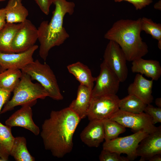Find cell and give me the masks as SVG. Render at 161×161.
Listing matches in <instances>:
<instances>
[{
    "mask_svg": "<svg viewBox=\"0 0 161 161\" xmlns=\"http://www.w3.org/2000/svg\"><path fill=\"white\" fill-rule=\"evenodd\" d=\"M10 155L16 161H34L35 159L29 152L27 141L24 137H15Z\"/></svg>",
    "mask_w": 161,
    "mask_h": 161,
    "instance_id": "obj_24",
    "label": "cell"
},
{
    "mask_svg": "<svg viewBox=\"0 0 161 161\" xmlns=\"http://www.w3.org/2000/svg\"><path fill=\"white\" fill-rule=\"evenodd\" d=\"M103 58V61L115 73L120 82L125 81L128 75L127 60L118 44L110 40L105 49Z\"/></svg>",
    "mask_w": 161,
    "mask_h": 161,
    "instance_id": "obj_10",
    "label": "cell"
},
{
    "mask_svg": "<svg viewBox=\"0 0 161 161\" xmlns=\"http://www.w3.org/2000/svg\"><path fill=\"white\" fill-rule=\"evenodd\" d=\"M120 154L103 149L99 156L100 161H129L126 157L120 156Z\"/></svg>",
    "mask_w": 161,
    "mask_h": 161,
    "instance_id": "obj_28",
    "label": "cell"
},
{
    "mask_svg": "<svg viewBox=\"0 0 161 161\" xmlns=\"http://www.w3.org/2000/svg\"><path fill=\"white\" fill-rule=\"evenodd\" d=\"M110 119L125 128L131 129L135 132L143 131L149 134L156 131L159 127L155 126L153 123L151 116L144 112L136 114L119 109Z\"/></svg>",
    "mask_w": 161,
    "mask_h": 161,
    "instance_id": "obj_7",
    "label": "cell"
},
{
    "mask_svg": "<svg viewBox=\"0 0 161 161\" xmlns=\"http://www.w3.org/2000/svg\"><path fill=\"white\" fill-rule=\"evenodd\" d=\"M116 2L123 1H127L132 4L137 10H140L149 5L153 1L152 0H114Z\"/></svg>",
    "mask_w": 161,
    "mask_h": 161,
    "instance_id": "obj_30",
    "label": "cell"
},
{
    "mask_svg": "<svg viewBox=\"0 0 161 161\" xmlns=\"http://www.w3.org/2000/svg\"><path fill=\"white\" fill-rule=\"evenodd\" d=\"M7 23L6 15L4 8L0 9V30L3 28Z\"/></svg>",
    "mask_w": 161,
    "mask_h": 161,
    "instance_id": "obj_33",
    "label": "cell"
},
{
    "mask_svg": "<svg viewBox=\"0 0 161 161\" xmlns=\"http://www.w3.org/2000/svg\"><path fill=\"white\" fill-rule=\"evenodd\" d=\"M21 107L5 121L6 125L12 127L18 126L28 130L35 135L40 133L39 128L33 121L31 106L28 105Z\"/></svg>",
    "mask_w": 161,
    "mask_h": 161,
    "instance_id": "obj_13",
    "label": "cell"
},
{
    "mask_svg": "<svg viewBox=\"0 0 161 161\" xmlns=\"http://www.w3.org/2000/svg\"><path fill=\"white\" fill-rule=\"evenodd\" d=\"M21 23L16 24L7 23L5 27L0 30V51L13 53L11 49L12 43Z\"/></svg>",
    "mask_w": 161,
    "mask_h": 161,
    "instance_id": "obj_22",
    "label": "cell"
},
{
    "mask_svg": "<svg viewBox=\"0 0 161 161\" xmlns=\"http://www.w3.org/2000/svg\"><path fill=\"white\" fill-rule=\"evenodd\" d=\"M141 31L151 35L152 38L158 41V47L161 49V24L154 22L151 19L145 17L141 18Z\"/></svg>",
    "mask_w": 161,
    "mask_h": 161,
    "instance_id": "obj_27",
    "label": "cell"
},
{
    "mask_svg": "<svg viewBox=\"0 0 161 161\" xmlns=\"http://www.w3.org/2000/svg\"><path fill=\"white\" fill-rule=\"evenodd\" d=\"M153 86V80L147 79L138 73L128 87V93L134 95L147 105L151 104L154 99L152 95Z\"/></svg>",
    "mask_w": 161,
    "mask_h": 161,
    "instance_id": "obj_15",
    "label": "cell"
},
{
    "mask_svg": "<svg viewBox=\"0 0 161 161\" xmlns=\"http://www.w3.org/2000/svg\"><path fill=\"white\" fill-rule=\"evenodd\" d=\"M148 134L144 131H139L130 135L105 141L103 145V149L120 154H126L129 161L133 160L138 157L136 150L139 143Z\"/></svg>",
    "mask_w": 161,
    "mask_h": 161,
    "instance_id": "obj_6",
    "label": "cell"
},
{
    "mask_svg": "<svg viewBox=\"0 0 161 161\" xmlns=\"http://www.w3.org/2000/svg\"><path fill=\"white\" fill-rule=\"evenodd\" d=\"M15 139L12 133L11 127L0 122V158L4 161L8 159Z\"/></svg>",
    "mask_w": 161,
    "mask_h": 161,
    "instance_id": "obj_21",
    "label": "cell"
},
{
    "mask_svg": "<svg viewBox=\"0 0 161 161\" xmlns=\"http://www.w3.org/2000/svg\"><path fill=\"white\" fill-rule=\"evenodd\" d=\"M21 70L28 75L32 80L37 81L47 92L49 97L57 100L63 99L55 75L47 64H42L37 59Z\"/></svg>",
    "mask_w": 161,
    "mask_h": 161,
    "instance_id": "obj_5",
    "label": "cell"
},
{
    "mask_svg": "<svg viewBox=\"0 0 161 161\" xmlns=\"http://www.w3.org/2000/svg\"><path fill=\"white\" fill-rule=\"evenodd\" d=\"M81 120L69 107L52 111L42 125L41 136L45 148L58 158L70 153L73 146V135Z\"/></svg>",
    "mask_w": 161,
    "mask_h": 161,
    "instance_id": "obj_1",
    "label": "cell"
},
{
    "mask_svg": "<svg viewBox=\"0 0 161 161\" xmlns=\"http://www.w3.org/2000/svg\"><path fill=\"white\" fill-rule=\"evenodd\" d=\"M67 68L80 84L92 89L96 78L92 76L90 69L87 66L78 61L68 65Z\"/></svg>",
    "mask_w": 161,
    "mask_h": 161,
    "instance_id": "obj_20",
    "label": "cell"
},
{
    "mask_svg": "<svg viewBox=\"0 0 161 161\" xmlns=\"http://www.w3.org/2000/svg\"><path fill=\"white\" fill-rule=\"evenodd\" d=\"M22 74L21 70L9 69L0 73V87L11 92L16 87Z\"/></svg>",
    "mask_w": 161,
    "mask_h": 161,
    "instance_id": "obj_23",
    "label": "cell"
},
{
    "mask_svg": "<svg viewBox=\"0 0 161 161\" xmlns=\"http://www.w3.org/2000/svg\"><path fill=\"white\" fill-rule=\"evenodd\" d=\"M144 112L151 116L154 125L161 122V107H156L150 104H148Z\"/></svg>",
    "mask_w": 161,
    "mask_h": 161,
    "instance_id": "obj_29",
    "label": "cell"
},
{
    "mask_svg": "<svg viewBox=\"0 0 161 161\" xmlns=\"http://www.w3.org/2000/svg\"><path fill=\"white\" fill-rule=\"evenodd\" d=\"M0 161H4V160L1 158H0Z\"/></svg>",
    "mask_w": 161,
    "mask_h": 161,
    "instance_id": "obj_38",
    "label": "cell"
},
{
    "mask_svg": "<svg viewBox=\"0 0 161 161\" xmlns=\"http://www.w3.org/2000/svg\"><path fill=\"white\" fill-rule=\"evenodd\" d=\"M82 141L87 146L97 147L104 140V132L102 120H90L80 134Z\"/></svg>",
    "mask_w": 161,
    "mask_h": 161,
    "instance_id": "obj_16",
    "label": "cell"
},
{
    "mask_svg": "<svg viewBox=\"0 0 161 161\" xmlns=\"http://www.w3.org/2000/svg\"><path fill=\"white\" fill-rule=\"evenodd\" d=\"M120 99L116 95L92 97L87 116L90 120L110 119L119 109Z\"/></svg>",
    "mask_w": 161,
    "mask_h": 161,
    "instance_id": "obj_8",
    "label": "cell"
},
{
    "mask_svg": "<svg viewBox=\"0 0 161 161\" xmlns=\"http://www.w3.org/2000/svg\"><path fill=\"white\" fill-rule=\"evenodd\" d=\"M147 104L134 95L129 94L120 99L118 106L120 110L136 114L143 112Z\"/></svg>",
    "mask_w": 161,
    "mask_h": 161,
    "instance_id": "obj_25",
    "label": "cell"
},
{
    "mask_svg": "<svg viewBox=\"0 0 161 161\" xmlns=\"http://www.w3.org/2000/svg\"><path fill=\"white\" fill-rule=\"evenodd\" d=\"M41 11L45 14L48 15L50 6L52 4V0H35Z\"/></svg>",
    "mask_w": 161,
    "mask_h": 161,
    "instance_id": "obj_31",
    "label": "cell"
},
{
    "mask_svg": "<svg viewBox=\"0 0 161 161\" xmlns=\"http://www.w3.org/2000/svg\"><path fill=\"white\" fill-rule=\"evenodd\" d=\"M155 9L161 10V1H160L156 3L154 6Z\"/></svg>",
    "mask_w": 161,
    "mask_h": 161,
    "instance_id": "obj_36",
    "label": "cell"
},
{
    "mask_svg": "<svg viewBox=\"0 0 161 161\" xmlns=\"http://www.w3.org/2000/svg\"><path fill=\"white\" fill-rule=\"evenodd\" d=\"M38 47L35 45L21 52L7 53L0 51V65L4 71L9 69H21L34 60L33 54Z\"/></svg>",
    "mask_w": 161,
    "mask_h": 161,
    "instance_id": "obj_12",
    "label": "cell"
},
{
    "mask_svg": "<svg viewBox=\"0 0 161 161\" xmlns=\"http://www.w3.org/2000/svg\"><path fill=\"white\" fill-rule=\"evenodd\" d=\"M103 123L104 140L108 141L118 137L120 134L124 132L126 128L117 122L110 119L102 120Z\"/></svg>",
    "mask_w": 161,
    "mask_h": 161,
    "instance_id": "obj_26",
    "label": "cell"
},
{
    "mask_svg": "<svg viewBox=\"0 0 161 161\" xmlns=\"http://www.w3.org/2000/svg\"><path fill=\"white\" fill-rule=\"evenodd\" d=\"M149 161H161V154L155 155L151 157L148 160Z\"/></svg>",
    "mask_w": 161,
    "mask_h": 161,
    "instance_id": "obj_34",
    "label": "cell"
},
{
    "mask_svg": "<svg viewBox=\"0 0 161 161\" xmlns=\"http://www.w3.org/2000/svg\"><path fill=\"white\" fill-rule=\"evenodd\" d=\"M11 92L0 87V114L3 105L8 100Z\"/></svg>",
    "mask_w": 161,
    "mask_h": 161,
    "instance_id": "obj_32",
    "label": "cell"
},
{
    "mask_svg": "<svg viewBox=\"0 0 161 161\" xmlns=\"http://www.w3.org/2000/svg\"><path fill=\"white\" fill-rule=\"evenodd\" d=\"M22 72L20 81L13 91L12 98L5 103L1 114L12 110L18 106L28 105L32 106L37 99H44L49 97L47 92L39 83H33L28 75Z\"/></svg>",
    "mask_w": 161,
    "mask_h": 161,
    "instance_id": "obj_4",
    "label": "cell"
},
{
    "mask_svg": "<svg viewBox=\"0 0 161 161\" xmlns=\"http://www.w3.org/2000/svg\"><path fill=\"white\" fill-rule=\"evenodd\" d=\"M7 23L24 22L28 15V11L22 3L21 0H9L4 8Z\"/></svg>",
    "mask_w": 161,
    "mask_h": 161,
    "instance_id": "obj_19",
    "label": "cell"
},
{
    "mask_svg": "<svg viewBox=\"0 0 161 161\" xmlns=\"http://www.w3.org/2000/svg\"><path fill=\"white\" fill-rule=\"evenodd\" d=\"M131 70L133 73H140L150 78L153 80H157L161 75L160 62L153 60H145L140 58L132 61Z\"/></svg>",
    "mask_w": 161,
    "mask_h": 161,
    "instance_id": "obj_18",
    "label": "cell"
},
{
    "mask_svg": "<svg viewBox=\"0 0 161 161\" xmlns=\"http://www.w3.org/2000/svg\"><path fill=\"white\" fill-rule=\"evenodd\" d=\"M92 90L80 84L78 88L76 98L69 106L81 119L87 116L92 98Z\"/></svg>",
    "mask_w": 161,
    "mask_h": 161,
    "instance_id": "obj_17",
    "label": "cell"
},
{
    "mask_svg": "<svg viewBox=\"0 0 161 161\" xmlns=\"http://www.w3.org/2000/svg\"><path fill=\"white\" fill-rule=\"evenodd\" d=\"M3 71H4V70H3V69L0 65V73L2 72Z\"/></svg>",
    "mask_w": 161,
    "mask_h": 161,
    "instance_id": "obj_37",
    "label": "cell"
},
{
    "mask_svg": "<svg viewBox=\"0 0 161 161\" xmlns=\"http://www.w3.org/2000/svg\"><path fill=\"white\" fill-rule=\"evenodd\" d=\"M55 5V10L50 21H42L38 28V38L40 44L39 51L40 57L44 61L47 58L50 50L63 43L69 35L63 27L65 15H72L75 4L66 0H52Z\"/></svg>",
    "mask_w": 161,
    "mask_h": 161,
    "instance_id": "obj_2",
    "label": "cell"
},
{
    "mask_svg": "<svg viewBox=\"0 0 161 161\" xmlns=\"http://www.w3.org/2000/svg\"><path fill=\"white\" fill-rule=\"evenodd\" d=\"M140 19L118 20L104 35L105 38L118 44L129 61L142 58L148 52L140 36Z\"/></svg>",
    "mask_w": 161,
    "mask_h": 161,
    "instance_id": "obj_3",
    "label": "cell"
},
{
    "mask_svg": "<svg viewBox=\"0 0 161 161\" xmlns=\"http://www.w3.org/2000/svg\"><path fill=\"white\" fill-rule=\"evenodd\" d=\"M155 104L158 107H161V98L160 97L157 98L156 99Z\"/></svg>",
    "mask_w": 161,
    "mask_h": 161,
    "instance_id": "obj_35",
    "label": "cell"
},
{
    "mask_svg": "<svg viewBox=\"0 0 161 161\" xmlns=\"http://www.w3.org/2000/svg\"><path fill=\"white\" fill-rule=\"evenodd\" d=\"M5 0H0V1H4Z\"/></svg>",
    "mask_w": 161,
    "mask_h": 161,
    "instance_id": "obj_39",
    "label": "cell"
},
{
    "mask_svg": "<svg viewBox=\"0 0 161 161\" xmlns=\"http://www.w3.org/2000/svg\"><path fill=\"white\" fill-rule=\"evenodd\" d=\"M137 156L141 157L140 161L148 160L153 156L161 154V127L156 131L148 134L139 143L137 149Z\"/></svg>",
    "mask_w": 161,
    "mask_h": 161,
    "instance_id": "obj_14",
    "label": "cell"
},
{
    "mask_svg": "<svg viewBox=\"0 0 161 161\" xmlns=\"http://www.w3.org/2000/svg\"><path fill=\"white\" fill-rule=\"evenodd\" d=\"M38 38V30L28 19H26L17 31L11 44L13 53L25 51L35 44Z\"/></svg>",
    "mask_w": 161,
    "mask_h": 161,
    "instance_id": "obj_11",
    "label": "cell"
},
{
    "mask_svg": "<svg viewBox=\"0 0 161 161\" xmlns=\"http://www.w3.org/2000/svg\"><path fill=\"white\" fill-rule=\"evenodd\" d=\"M96 84L92 90V97L116 95L120 81L115 73L103 61L99 74L96 78Z\"/></svg>",
    "mask_w": 161,
    "mask_h": 161,
    "instance_id": "obj_9",
    "label": "cell"
}]
</instances>
